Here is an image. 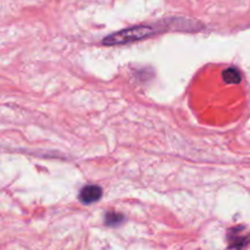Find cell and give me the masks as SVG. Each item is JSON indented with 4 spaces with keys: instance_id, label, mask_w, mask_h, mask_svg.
I'll return each instance as SVG.
<instances>
[{
    "instance_id": "cell-1",
    "label": "cell",
    "mask_w": 250,
    "mask_h": 250,
    "mask_svg": "<svg viewBox=\"0 0 250 250\" xmlns=\"http://www.w3.org/2000/svg\"><path fill=\"white\" fill-rule=\"evenodd\" d=\"M159 32H160V29L156 24H138V26L129 27V28L115 32V33L105 37L103 39V44L110 46L122 45V44H128L132 42L143 41V39L149 38V37L154 36Z\"/></svg>"
},
{
    "instance_id": "cell-2",
    "label": "cell",
    "mask_w": 250,
    "mask_h": 250,
    "mask_svg": "<svg viewBox=\"0 0 250 250\" xmlns=\"http://www.w3.org/2000/svg\"><path fill=\"white\" fill-rule=\"evenodd\" d=\"M103 189L97 185H88L82 188L80 193V200L83 204H93L102 198Z\"/></svg>"
},
{
    "instance_id": "cell-3",
    "label": "cell",
    "mask_w": 250,
    "mask_h": 250,
    "mask_svg": "<svg viewBox=\"0 0 250 250\" xmlns=\"http://www.w3.org/2000/svg\"><path fill=\"white\" fill-rule=\"evenodd\" d=\"M239 229H241V227H236V229H232L229 234V247H231L232 249L239 250L244 248L250 241V236H241V234H239Z\"/></svg>"
},
{
    "instance_id": "cell-4",
    "label": "cell",
    "mask_w": 250,
    "mask_h": 250,
    "mask_svg": "<svg viewBox=\"0 0 250 250\" xmlns=\"http://www.w3.org/2000/svg\"><path fill=\"white\" fill-rule=\"evenodd\" d=\"M222 77L225 82L229 84H238L242 81V72L234 66H231L222 72Z\"/></svg>"
},
{
    "instance_id": "cell-5",
    "label": "cell",
    "mask_w": 250,
    "mask_h": 250,
    "mask_svg": "<svg viewBox=\"0 0 250 250\" xmlns=\"http://www.w3.org/2000/svg\"><path fill=\"white\" fill-rule=\"evenodd\" d=\"M125 221V216L122 214L117 212H106L105 215V225L109 227L120 226Z\"/></svg>"
}]
</instances>
